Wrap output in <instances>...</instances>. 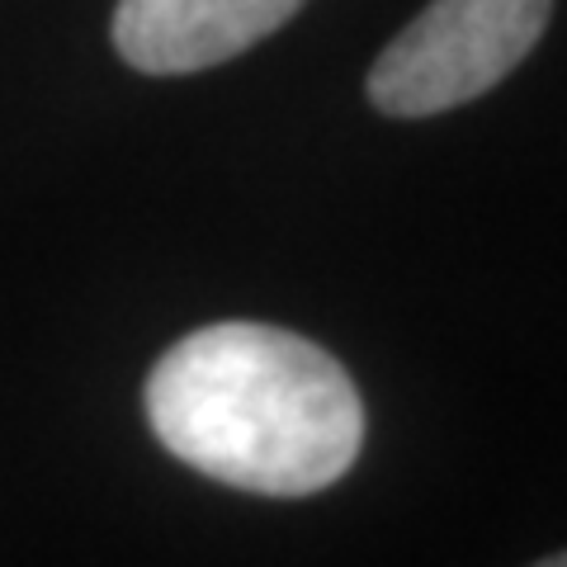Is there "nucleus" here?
<instances>
[{"label": "nucleus", "instance_id": "nucleus-3", "mask_svg": "<svg viewBox=\"0 0 567 567\" xmlns=\"http://www.w3.org/2000/svg\"><path fill=\"white\" fill-rule=\"evenodd\" d=\"M303 10V0H118L114 48L147 76H185L237 58Z\"/></svg>", "mask_w": 567, "mask_h": 567}, {"label": "nucleus", "instance_id": "nucleus-4", "mask_svg": "<svg viewBox=\"0 0 567 567\" xmlns=\"http://www.w3.org/2000/svg\"><path fill=\"white\" fill-rule=\"evenodd\" d=\"M548 567H567V554H558V558H544Z\"/></svg>", "mask_w": 567, "mask_h": 567}, {"label": "nucleus", "instance_id": "nucleus-1", "mask_svg": "<svg viewBox=\"0 0 567 567\" xmlns=\"http://www.w3.org/2000/svg\"><path fill=\"white\" fill-rule=\"evenodd\" d=\"M147 421L181 464L256 496H312L364 445V406L322 346L260 322L185 336L147 379Z\"/></svg>", "mask_w": 567, "mask_h": 567}, {"label": "nucleus", "instance_id": "nucleus-2", "mask_svg": "<svg viewBox=\"0 0 567 567\" xmlns=\"http://www.w3.org/2000/svg\"><path fill=\"white\" fill-rule=\"evenodd\" d=\"M554 0H435L369 71V100L393 118L458 110L506 81L539 43Z\"/></svg>", "mask_w": 567, "mask_h": 567}]
</instances>
